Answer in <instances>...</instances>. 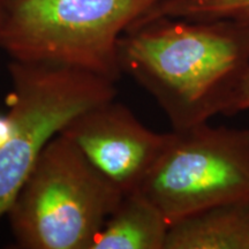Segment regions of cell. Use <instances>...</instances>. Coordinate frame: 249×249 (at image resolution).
Segmentation results:
<instances>
[{
  "label": "cell",
  "instance_id": "obj_1",
  "mask_svg": "<svg viewBox=\"0 0 249 249\" xmlns=\"http://www.w3.org/2000/svg\"><path fill=\"white\" fill-rule=\"evenodd\" d=\"M121 73L150 93L173 129L224 114L249 70V20L160 18L119 42Z\"/></svg>",
  "mask_w": 249,
  "mask_h": 249
},
{
  "label": "cell",
  "instance_id": "obj_2",
  "mask_svg": "<svg viewBox=\"0 0 249 249\" xmlns=\"http://www.w3.org/2000/svg\"><path fill=\"white\" fill-rule=\"evenodd\" d=\"M161 0H7L1 45L13 61L73 68L116 83L119 42Z\"/></svg>",
  "mask_w": 249,
  "mask_h": 249
},
{
  "label": "cell",
  "instance_id": "obj_3",
  "mask_svg": "<svg viewBox=\"0 0 249 249\" xmlns=\"http://www.w3.org/2000/svg\"><path fill=\"white\" fill-rule=\"evenodd\" d=\"M123 195L58 134L42 151L7 216L18 247L90 249Z\"/></svg>",
  "mask_w": 249,
  "mask_h": 249
},
{
  "label": "cell",
  "instance_id": "obj_4",
  "mask_svg": "<svg viewBox=\"0 0 249 249\" xmlns=\"http://www.w3.org/2000/svg\"><path fill=\"white\" fill-rule=\"evenodd\" d=\"M8 70L12 130L0 145V218L46 144L81 112L117 96L114 82L73 68L12 60Z\"/></svg>",
  "mask_w": 249,
  "mask_h": 249
},
{
  "label": "cell",
  "instance_id": "obj_5",
  "mask_svg": "<svg viewBox=\"0 0 249 249\" xmlns=\"http://www.w3.org/2000/svg\"><path fill=\"white\" fill-rule=\"evenodd\" d=\"M138 191L170 225L213 205L249 198V129L208 123L173 129Z\"/></svg>",
  "mask_w": 249,
  "mask_h": 249
},
{
  "label": "cell",
  "instance_id": "obj_6",
  "mask_svg": "<svg viewBox=\"0 0 249 249\" xmlns=\"http://www.w3.org/2000/svg\"><path fill=\"white\" fill-rule=\"evenodd\" d=\"M114 99L82 111L59 134L126 194L141 187L169 145L172 132L147 128L126 105Z\"/></svg>",
  "mask_w": 249,
  "mask_h": 249
},
{
  "label": "cell",
  "instance_id": "obj_7",
  "mask_svg": "<svg viewBox=\"0 0 249 249\" xmlns=\"http://www.w3.org/2000/svg\"><path fill=\"white\" fill-rule=\"evenodd\" d=\"M165 249H249V198L213 205L171 224Z\"/></svg>",
  "mask_w": 249,
  "mask_h": 249
},
{
  "label": "cell",
  "instance_id": "obj_8",
  "mask_svg": "<svg viewBox=\"0 0 249 249\" xmlns=\"http://www.w3.org/2000/svg\"><path fill=\"white\" fill-rule=\"evenodd\" d=\"M170 224L140 191L126 193L90 249H165Z\"/></svg>",
  "mask_w": 249,
  "mask_h": 249
},
{
  "label": "cell",
  "instance_id": "obj_9",
  "mask_svg": "<svg viewBox=\"0 0 249 249\" xmlns=\"http://www.w3.org/2000/svg\"><path fill=\"white\" fill-rule=\"evenodd\" d=\"M160 18L191 21L249 20V0H161L133 26Z\"/></svg>",
  "mask_w": 249,
  "mask_h": 249
},
{
  "label": "cell",
  "instance_id": "obj_10",
  "mask_svg": "<svg viewBox=\"0 0 249 249\" xmlns=\"http://www.w3.org/2000/svg\"><path fill=\"white\" fill-rule=\"evenodd\" d=\"M246 110H249V70L242 77L239 86L236 87L229 107L225 112V116H233L238 112Z\"/></svg>",
  "mask_w": 249,
  "mask_h": 249
},
{
  "label": "cell",
  "instance_id": "obj_11",
  "mask_svg": "<svg viewBox=\"0 0 249 249\" xmlns=\"http://www.w3.org/2000/svg\"><path fill=\"white\" fill-rule=\"evenodd\" d=\"M6 1H7V0H0V50H2L1 38H2V27H4Z\"/></svg>",
  "mask_w": 249,
  "mask_h": 249
}]
</instances>
